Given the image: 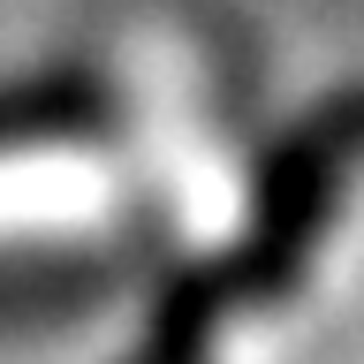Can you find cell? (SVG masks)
I'll return each instance as SVG.
<instances>
[{
  "instance_id": "6da1fadb",
  "label": "cell",
  "mask_w": 364,
  "mask_h": 364,
  "mask_svg": "<svg viewBox=\"0 0 364 364\" xmlns=\"http://www.w3.org/2000/svg\"><path fill=\"white\" fill-rule=\"evenodd\" d=\"M99 213V167L68 152L0 159V235H46V228Z\"/></svg>"
}]
</instances>
